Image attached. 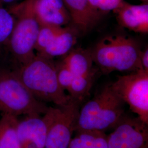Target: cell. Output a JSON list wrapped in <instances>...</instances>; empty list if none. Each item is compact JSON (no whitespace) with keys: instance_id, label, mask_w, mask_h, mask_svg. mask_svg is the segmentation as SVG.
Masks as SVG:
<instances>
[{"instance_id":"cell-9","label":"cell","mask_w":148,"mask_h":148,"mask_svg":"<svg viewBox=\"0 0 148 148\" xmlns=\"http://www.w3.org/2000/svg\"><path fill=\"white\" fill-rule=\"evenodd\" d=\"M112 12L120 26L136 33H148V3L132 5L124 0Z\"/></svg>"},{"instance_id":"cell-20","label":"cell","mask_w":148,"mask_h":148,"mask_svg":"<svg viewBox=\"0 0 148 148\" xmlns=\"http://www.w3.org/2000/svg\"><path fill=\"white\" fill-rule=\"evenodd\" d=\"M56 67L59 84L64 91H67L73 79L74 75L63 60L56 64Z\"/></svg>"},{"instance_id":"cell-15","label":"cell","mask_w":148,"mask_h":148,"mask_svg":"<svg viewBox=\"0 0 148 148\" xmlns=\"http://www.w3.org/2000/svg\"><path fill=\"white\" fill-rule=\"evenodd\" d=\"M18 117L1 114L0 119V148H21L18 135Z\"/></svg>"},{"instance_id":"cell-19","label":"cell","mask_w":148,"mask_h":148,"mask_svg":"<svg viewBox=\"0 0 148 148\" xmlns=\"http://www.w3.org/2000/svg\"><path fill=\"white\" fill-rule=\"evenodd\" d=\"M15 24V17L0 3V43L10 38Z\"/></svg>"},{"instance_id":"cell-5","label":"cell","mask_w":148,"mask_h":148,"mask_svg":"<svg viewBox=\"0 0 148 148\" xmlns=\"http://www.w3.org/2000/svg\"><path fill=\"white\" fill-rule=\"evenodd\" d=\"M48 108L33 95L15 72H0V112L16 117L41 116Z\"/></svg>"},{"instance_id":"cell-24","label":"cell","mask_w":148,"mask_h":148,"mask_svg":"<svg viewBox=\"0 0 148 148\" xmlns=\"http://www.w3.org/2000/svg\"><path fill=\"white\" fill-rule=\"evenodd\" d=\"M142 2H143V3H148V0H140Z\"/></svg>"},{"instance_id":"cell-23","label":"cell","mask_w":148,"mask_h":148,"mask_svg":"<svg viewBox=\"0 0 148 148\" xmlns=\"http://www.w3.org/2000/svg\"><path fill=\"white\" fill-rule=\"evenodd\" d=\"M17 0H0V3H1L3 5L5 4H10L16 2Z\"/></svg>"},{"instance_id":"cell-1","label":"cell","mask_w":148,"mask_h":148,"mask_svg":"<svg viewBox=\"0 0 148 148\" xmlns=\"http://www.w3.org/2000/svg\"><path fill=\"white\" fill-rule=\"evenodd\" d=\"M15 73L39 101L63 106L71 100L59 84L56 64L52 59L36 53L30 60L21 64V68Z\"/></svg>"},{"instance_id":"cell-12","label":"cell","mask_w":148,"mask_h":148,"mask_svg":"<svg viewBox=\"0 0 148 148\" xmlns=\"http://www.w3.org/2000/svg\"><path fill=\"white\" fill-rule=\"evenodd\" d=\"M71 18V25L80 33H86L101 20L103 14L95 10L88 0H63Z\"/></svg>"},{"instance_id":"cell-22","label":"cell","mask_w":148,"mask_h":148,"mask_svg":"<svg viewBox=\"0 0 148 148\" xmlns=\"http://www.w3.org/2000/svg\"><path fill=\"white\" fill-rule=\"evenodd\" d=\"M140 67L142 70L148 71V49L146 48L142 51L140 57Z\"/></svg>"},{"instance_id":"cell-3","label":"cell","mask_w":148,"mask_h":148,"mask_svg":"<svg viewBox=\"0 0 148 148\" xmlns=\"http://www.w3.org/2000/svg\"><path fill=\"white\" fill-rule=\"evenodd\" d=\"M90 51L93 63L103 74L115 71L132 73L142 69L140 64L142 49L138 43L129 36H107Z\"/></svg>"},{"instance_id":"cell-8","label":"cell","mask_w":148,"mask_h":148,"mask_svg":"<svg viewBox=\"0 0 148 148\" xmlns=\"http://www.w3.org/2000/svg\"><path fill=\"white\" fill-rule=\"evenodd\" d=\"M148 125L138 117H124L107 135L108 148H148Z\"/></svg>"},{"instance_id":"cell-2","label":"cell","mask_w":148,"mask_h":148,"mask_svg":"<svg viewBox=\"0 0 148 148\" xmlns=\"http://www.w3.org/2000/svg\"><path fill=\"white\" fill-rule=\"evenodd\" d=\"M125 103L112 89L105 86L79 109L74 132L113 130L125 116Z\"/></svg>"},{"instance_id":"cell-4","label":"cell","mask_w":148,"mask_h":148,"mask_svg":"<svg viewBox=\"0 0 148 148\" xmlns=\"http://www.w3.org/2000/svg\"><path fill=\"white\" fill-rule=\"evenodd\" d=\"M35 0H25L12 7L9 11L16 18L10 37L11 51L21 64L35 56V46L41 25L34 10Z\"/></svg>"},{"instance_id":"cell-21","label":"cell","mask_w":148,"mask_h":148,"mask_svg":"<svg viewBox=\"0 0 148 148\" xmlns=\"http://www.w3.org/2000/svg\"><path fill=\"white\" fill-rule=\"evenodd\" d=\"M92 7L103 15L113 11L124 0H88Z\"/></svg>"},{"instance_id":"cell-6","label":"cell","mask_w":148,"mask_h":148,"mask_svg":"<svg viewBox=\"0 0 148 148\" xmlns=\"http://www.w3.org/2000/svg\"><path fill=\"white\" fill-rule=\"evenodd\" d=\"M82 103L71 99L63 106H49L43 115L47 125L45 148H68Z\"/></svg>"},{"instance_id":"cell-14","label":"cell","mask_w":148,"mask_h":148,"mask_svg":"<svg viewBox=\"0 0 148 148\" xmlns=\"http://www.w3.org/2000/svg\"><path fill=\"white\" fill-rule=\"evenodd\" d=\"M75 76H80L97 72L93 68L90 51L82 48H74L63 59Z\"/></svg>"},{"instance_id":"cell-25","label":"cell","mask_w":148,"mask_h":148,"mask_svg":"<svg viewBox=\"0 0 148 148\" xmlns=\"http://www.w3.org/2000/svg\"></svg>"},{"instance_id":"cell-17","label":"cell","mask_w":148,"mask_h":148,"mask_svg":"<svg viewBox=\"0 0 148 148\" xmlns=\"http://www.w3.org/2000/svg\"><path fill=\"white\" fill-rule=\"evenodd\" d=\"M96 73L74 76L71 85L67 90L71 99L83 103L90 95Z\"/></svg>"},{"instance_id":"cell-13","label":"cell","mask_w":148,"mask_h":148,"mask_svg":"<svg viewBox=\"0 0 148 148\" xmlns=\"http://www.w3.org/2000/svg\"><path fill=\"white\" fill-rule=\"evenodd\" d=\"M79 34L78 30L71 25L64 27L52 42L38 54L52 59L65 56L74 48Z\"/></svg>"},{"instance_id":"cell-16","label":"cell","mask_w":148,"mask_h":148,"mask_svg":"<svg viewBox=\"0 0 148 148\" xmlns=\"http://www.w3.org/2000/svg\"><path fill=\"white\" fill-rule=\"evenodd\" d=\"M68 148H108L107 134L99 131L76 132Z\"/></svg>"},{"instance_id":"cell-11","label":"cell","mask_w":148,"mask_h":148,"mask_svg":"<svg viewBox=\"0 0 148 148\" xmlns=\"http://www.w3.org/2000/svg\"><path fill=\"white\" fill-rule=\"evenodd\" d=\"M34 10L41 25H71V16L63 0H35Z\"/></svg>"},{"instance_id":"cell-7","label":"cell","mask_w":148,"mask_h":148,"mask_svg":"<svg viewBox=\"0 0 148 148\" xmlns=\"http://www.w3.org/2000/svg\"><path fill=\"white\" fill-rule=\"evenodd\" d=\"M110 85L131 110L148 125V71L140 69L120 76Z\"/></svg>"},{"instance_id":"cell-18","label":"cell","mask_w":148,"mask_h":148,"mask_svg":"<svg viewBox=\"0 0 148 148\" xmlns=\"http://www.w3.org/2000/svg\"><path fill=\"white\" fill-rule=\"evenodd\" d=\"M64 27L52 25H41L35 46L36 53H42L63 30Z\"/></svg>"},{"instance_id":"cell-10","label":"cell","mask_w":148,"mask_h":148,"mask_svg":"<svg viewBox=\"0 0 148 148\" xmlns=\"http://www.w3.org/2000/svg\"><path fill=\"white\" fill-rule=\"evenodd\" d=\"M18 125L21 148H45L47 125L41 115L26 116Z\"/></svg>"}]
</instances>
